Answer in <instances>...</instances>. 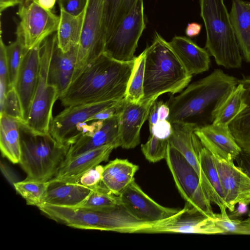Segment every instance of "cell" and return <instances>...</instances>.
Wrapping results in <instances>:
<instances>
[{"label": "cell", "mask_w": 250, "mask_h": 250, "mask_svg": "<svg viewBox=\"0 0 250 250\" xmlns=\"http://www.w3.org/2000/svg\"><path fill=\"white\" fill-rule=\"evenodd\" d=\"M136 58V57H135ZM135 58L121 62L103 53L73 80L59 98L65 107L125 98Z\"/></svg>", "instance_id": "obj_1"}, {"label": "cell", "mask_w": 250, "mask_h": 250, "mask_svg": "<svg viewBox=\"0 0 250 250\" xmlns=\"http://www.w3.org/2000/svg\"><path fill=\"white\" fill-rule=\"evenodd\" d=\"M146 47L144 96L141 102L156 100L161 95L175 94L187 86L192 76L186 70L171 47L158 33Z\"/></svg>", "instance_id": "obj_2"}, {"label": "cell", "mask_w": 250, "mask_h": 250, "mask_svg": "<svg viewBox=\"0 0 250 250\" xmlns=\"http://www.w3.org/2000/svg\"><path fill=\"white\" fill-rule=\"evenodd\" d=\"M38 208L48 218L75 229L140 233L154 225L137 219L121 203L104 209L68 208L47 204Z\"/></svg>", "instance_id": "obj_3"}, {"label": "cell", "mask_w": 250, "mask_h": 250, "mask_svg": "<svg viewBox=\"0 0 250 250\" xmlns=\"http://www.w3.org/2000/svg\"><path fill=\"white\" fill-rule=\"evenodd\" d=\"M238 84V79L215 69L205 78L187 86L167 103L170 112L167 120L174 123H195L196 119L223 99ZM196 124V123H195Z\"/></svg>", "instance_id": "obj_4"}, {"label": "cell", "mask_w": 250, "mask_h": 250, "mask_svg": "<svg viewBox=\"0 0 250 250\" xmlns=\"http://www.w3.org/2000/svg\"><path fill=\"white\" fill-rule=\"evenodd\" d=\"M199 1L206 31V49L218 65L240 68L242 57L224 0Z\"/></svg>", "instance_id": "obj_5"}, {"label": "cell", "mask_w": 250, "mask_h": 250, "mask_svg": "<svg viewBox=\"0 0 250 250\" xmlns=\"http://www.w3.org/2000/svg\"><path fill=\"white\" fill-rule=\"evenodd\" d=\"M21 153L19 164L25 179L48 182L53 179L65 159L70 146L55 140L50 134L31 133L21 126Z\"/></svg>", "instance_id": "obj_6"}, {"label": "cell", "mask_w": 250, "mask_h": 250, "mask_svg": "<svg viewBox=\"0 0 250 250\" xmlns=\"http://www.w3.org/2000/svg\"><path fill=\"white\" fill-rule=\"evenodd\" d=\"M56 43L57 34L54 33L42 44L37 86L28 118L25 123L21 124V128L34 134H50L53 108L59 99L57 88L48 83L49 68Z\"/></svg>", "instance_id": "obj_7"}, {"label": "cell", "mask_w": 250, "mask_h": 250, "mask_svg": "<svg viewBox=\"0 0 250 250\" xmlns=\"http://www.w3.org/2000/svg\"><path fill=\"white\" fill-rule=\"evenodd\" d=\"M165 160L178 191L186 203L214 219L215 213L199 175L184 156L169 143Z\"/></svg>", "instance_id": "obj_8"}, {"label": "cell", "mask_w": 250, "mask_h": 250, "mask_svg": "<svg viewBox=\"0 0 250 250\" xmlns=\"http://www.w3.org/2000/svg\"><path fill=\"white\" fill-rule=\"evenodd\" d=\"M103 4L104 0H87L72 80L104 53L106 32Z\"/></svg>", "instance_id": "obj_9"}, {"label": "cell", "mask_w": 250, "mask_h": 250, "mask_svg": "<svg viewBox=\"0 0 250 250\" xmlns=\"http://www.w3.org/2000/svg\"><path fill=\"white\" fill-rule=\"evenodd\" d=\"M19 18L16 34L27 50L42 44L57 32L60 16L41 7L36 0H24L17 12Z\"/></svg>", "instance_id": "obj_10"}, {"label": "cell", "mask_w": 250, "mask_h": 250, "mask_svg": "<svg viewBox=\"0 0 250 250\" xmlns=\"http://www.w3.org/2000/svg\"><path fill=\"white\" fill-rule=\"evenodd\" d=\"M145 27L143 0H137L130 12L106 40L104 53L121 62L133 60Z\"/></svg>", "instance_id": "obj_11"}, {"label": "cell", "mask_w": 250, "mask_h": 250, "mask_svg": "<svg viewBox=\"0 0 250 250\" xmlns=\"http://www.w3.org/2000/svg\"><path fill=\"white\" fill-rule=\"evenodd\" d=\"M120 101L74 105L65 107L53 117L49 128V133L58 143L70 146L75 141L77 127L97 113L116 104Z\"/></svg>", "instance_id": "obj_12"}, {"label": "cell", "mask_w": 250, "mask_h": 250, "mask_svg": "<svg viewBox=\"0 0 250 250\" xmlns=\"http://www.w3.org/2000/svg\"><path fill=\"white\" fill-rule=\"evenodd\" d=\"M121 203L137 219L155 225L178 213L181 209L169 208L159 204L148 196L135 179L119 195Z\"/></svg>", "instance_id": "obj_13"}, {"label": "cell", "mask_w": 250, "mask_h": 250, "mask_svg": "<svg viewBox=\"0 0 250 250\" xmlns=\"http://www.w3.org/2000/svg\"><path fill=\"white\" fill-rule=\"evenodd\" d=\"M143 233H182L225 234L213 218L205 215L185 204L184 208L172 217L143 230Z\"/></svg>", "instance_id": "obj_14"}, {"label": "cell", "mask_w": 250, "mask_h": 250, "mask_svg": "<svg viewBox=\"0 0 250 250\" xmlns=\"http://www.w3.org/2000/svg\"><path fill=\"white\" fill-rule=\"evenodd\" d=\"M168 138L169 144L178 150L194 168L207 192L211 202L215 203L213 190L207 179L200 165V152L203 145L194 133L198 126L191 123H174Z\"/></svg>", "instance_id": "obj_15"}, {"label": "cell", "mask_w": 250, "mask_h": 250, "mask_svg": "<svg viewBox=\"0 0 250 250\" xmlns=\"http://www.w3.org/2000/svg\"><path fill=\"white\" fill-rule=\"evenodd\" d=\"M42 44L27 50L19 71L15 88L19 98L23 122L29 116L37 86L40 67Z\"/></svg>", "instance_id": "obj_16"}, {"label": "cell", "mask_w": 250, "mask_h": 250, "mask_svg": "<svg viewBox=\"0 0 250 250\" xmlns=\"http://www.w3.org/2000/svg\"><path fill=\"white\" fill-rule=\"evenodd\" d=\"M119 116L120 111L107 120L97 121L93 129L81 136L70 145L64 162L104 146L111 145L115 148L121 146Z\"/></svg>", "instance_id": "obj_17"}, {"label": "cell", "mask_w": 250, "mask_h": 250, "mask_svg": "<svg viewBox=\"0 0 250 250\" xmlns=\"http://www.w3.org/2000/svg\"><path fill=\"white\" fill-rule=\"evenodd\" d=\"M194 133L213 157L228 163H234L235 157L242 150L229 126L211 124L198 126Z\"/></svg>", "instance_id": "obj_18"}, {"label": "cell", "mask_w": 250, "mask_h": 250, "mask_svg": "<svg viewBox=\"0 0 250 250\" xmlns=\"http://www.w3.org/2000/svg\"><path fill=\"white\" fill-rule=\"evenodd\" d=\"M213 159L228 209L232 212L237 204H250V178L234 163L229 164L214 157Z\"/></svg>", "instance_id": "obj_19"}, {"label": "cell", "mask_w": 250, "mask_h": 250, "mask_svg": "<svg viewBox=\"0 0 250 250\" xmlns=\"http://www.w3.org/2000/svg\"><path fill=\"white\" fill-rule=\"evenodd\" d=\"M155 101L132 103L124 99L119 116L121 147L131 149L140 144L141 127Z\"/></svg>", "instance_id": "obj_20"}, {"label": "cell", "mask_w": 250, "mask_h": 250, "mask_svg": "<svg viewBox=\"0 0 250 250\" xmlns=\"http://www.w3.org/2000/svg\"><path fill=\"white\" fill-rule=\"evenodd\" d=\"M115 147L104 146L63 162L52 179L62 182H79L80 178L90 169L107 161Z\"/></svg>", "instance_id": "obj_21"}, {"label": "cell", "mask_w": 250, "mask_h": 250, "mask_svg": "<svg viewBox=\"0 0 250 250\" xmlns=\"http://www.w3.org/2000/svg\"><path fill=\"white\" fill-rule=\"evenodd\" d=\"M168 43L190 75L200 74L209 69L210 54L207 49L185 37L175 36Z\"/></svg>", "instance_id": "obj_22"}, {"label": "cell", "mask_w": 250, "mask_h": 250, "mask_svg": "<svg viewBox=\"0 0 250 250\" xmlns=\"http://www.w3.org/2000/svg\"><path fill=\"white\" fill-rule=\"evenodd\" d=\"M78 47L72 48L67 52H62L58 48L57 43L55 47L49 68L48 83L57 88L59 98L64 93L72 80Z\"/></svg>", "instance_id": "obj_23"}, {"label": "cell", "mask_w": 250, "mask_h": 250, "mask_svg": "<svg viewBox=\"0 0 250 250\" xmlns=\"http://www.w3.org/2000/svg\"><path fill=\"white\" fill-rule=\"evenodd\" d=\"M92 189L79 182H62L51 179L44 204L68 208L81 206Z\"/></svg>", "instance_id": "obj_24"}, {"label": "cell", "mask_w": 250, "mask_h": 250, "mask_svg": "<svg viewBox=\"0 0 250 250\" xmlns=\"http://www.w3.org/2000/svg\"><path fill=\"white\" fill-rule=\"evenodd\" d=\"M139 166L127 159L116 158L104 166L103 185L112 193L119 195L134 179Z\"/></svg>", "instance_id": "obj_25"}, {"label": "cell", "mask_w": 250, "mask_h": 250, "mask_svg": "<svg viewBox=\"0 0 250 250\" xmlns=\"http://www.w3.org/2000/svg\"><path fill=\"white\" fill-rule=\"evenodd\" d=\"M230 21L241 52L250 63V2L232 0Z\"/></svg>", "instance_id": "obj_26"}, {"label": "cell", "mask_w": 250, "mask_h": 250, "mask_svg": "<svg viewBox=\"0 0 250 250\" xmlns=\"http://www.w3.org/2000/svg\"><path fill=\"white\" fill-rule=\"evenodd\" d=\"M21 122L3 113L0 115V148L2 155L19 164L21 153Z\"/></svg>", "instance_id": "obj_27"}, {"label": "cell", "mask_w": 250, "mask_h": 250, "mask_svg": "<svg viewBox=\"0 0 250 250\" xmlns=\"http://www.w3.org/2000/svg\"><path fill=\"white\" fill-rule=\"evenodd\" d=\"M245 88L238 83L231 91L216 103L210 113L212 124L229 126L230 123L244 108L243 100Z\"/></svg>", "instance_id": "obj_28"}, {"label": "cell", "mask_w": 250, "mask_h": 250, "mask_svg": "<svg viewBox=\"0 0 250 250\" xmlns=\"http://www.w3.org/2000/svg\"><path fill=\"white\" fill-rule=\"evenodd\" d=\"M60 9V21L56 32L57 45L62 52H67L79 45L84 10L81 13L74 15Z\"/></svg>", "instance_id": "obj_29"}, {"label": "cell", "mask_w": 250, "mask_h": 250, "mask_svg": "<svg viewBox=\"0 0 250 250\" xmlns=\"http://www.w3.org/2000/svg\"><path fill=\"white\" fill-rule=\"evenodd\" d=\"M238 83L245 88V107L230 123L229 127L242 150L250 152V76H243L238 80Z\"/></svg>", "instance_id": "obj_30"}, {"label": "cell", "mask_w": 250, "mask_h": 250, "mask_svg": "<svg viewBox=\"0 0 250 250\" xmlns=\"http://www.w3.org/2000/svg\"><path fill=\"white\" fill-rule=\"evenodd\" d=\"M200 162L202 169L210 184L215 197V203L224 217H228V206L225 200L219 174L211 153L203 146L200 152Z\"/></svg>", "instance_id": "obj_31"}, {"label": "cell", "mask_w": 250, "mask_h": 250, "mask_svg": "<svg viewBox=\"0 0 250 250\" xmlns=\"http://www.w3.org/2000/svg\"><path fill=\"white\" fill-rule=\"evenodd\" d=\"M137 1V0H104L103 15L106 41L130 12Z\"/></svg>", "instance_id": "obj_32"}, {"label": "cell", "mask_w": 250, "mask_h": 250, "mask_svg": "<svg viewBox=\"0 0 250 250\" xmlns=\"http://www.w3.org/2000/svg\"><path fill=\"white\" fill-rule=\"evenodd\" d=\"M49 181L40 182L24 179L14 184L13 188L28 205L38 208L44 204Z\"/></svg>", "instance_id": "obj_33"}, {"label": "cell", "mask_w": 250, "mask_h": 250, "mask_svg": "<svg viewBox=\"0 0 250 250\" xmlns=\"http://www.w3.org/2000/svg\"><path fill=\"white\" fill-rule=\"evenodd\" d=\"M146 51L135 58L133 70L129 81L125 99L132 103H139L144 96V83Z\"/></svg>", "instance_id": "obj_34"}, {"label": "cell", "mask_w": 250, "mask_h": 250, "mask_svg": "<svg viewBox=\"0 0 250 250\" xmlns=\"http://www.w3.org/2000/svg\"><path fill=\"white\" fill-rule=\"evenodd\" d=\"M121 203L119 195L109 191L102 183L92 189L89 196L79 207L92 209H104Z\"/></svg>", "instance_id": "obj_35"}, {"label": "cell", "mask_w": 250, "mask_h": 250, "mask_svg": "<svg viewBox=\"0 0 250 250\" xmlns=\"http://www.w3.org/2000/svg\"><path fill=\"white\" fill-rule=\"evenodd\" d=\"M27 50L21 41L17 37L15 41L6 46L9 89L15 86L22 59Z\"/></svg>", "instance_id": "obj_36"}, {"label": "cell", "mask_w": 250, "mask_h": 250, "mask_svg": "<svg viewBox=\"0 0 250 250\" xmlns=\"http://www.w3.org/2000/svg\"><path fill=\"white\" fill-rule=\"evenodd\" d=\"M216 224L225 234L250 235V217L242 220L224 217L221 213H215L213 219Z\"/></svg>", "instance_id": "obj_37"}, {"label": "cell", "mask_w": 250, "mask_h": 250, "mask_svg": "<svg viewBox=\"0 0 250 250\" xmlns=\"http://www.w3.org/2000/svg\"><path fill=\"white\" fill-rule=\"evenodd\" d=\"M168 140L160 139L152 134L147 141L141 145V150L149 162L156 163L165 159Z\"/></svg>", "instance_id": "obj_38"}, {"label": "cell", "mask_w": 250, "mask_h": 250, "mask_svg": "<svg viewBox=\"0 0 250 250\" xmlns=\"http://www.w3.org/2000/svg\"><path fill=\"white\" fill-rule=\"evenodd\" d=\"M0 106V113L13 117L21 122H23L21 104L15 87L7 92L4 100Z\"/></svg>", "instance_id": "obj_39"}, {"label": "cell", "mask_w": 250, "mask_h": 250, "mask_svg": "<svg viewBox=\"0 0 250 250\" xmlns=\"http://www.w3.org/2000/svg\"><path fill=\"white\" fill-rule=\"evenodd\" d=\"M103 167L99 165L90 169L80 178L79 182L91 189L96 187L102 183Z\"/></svg>", "instance_id": "obj_40"}, {"label": "cell", "mask_w": 250, "mask_h": 250, "mask_svg": "<svg viewBox=\"0 0 250 250\" xmlns=\"http://www.w3.org/2000/svg\"><path fill=\"white\" fill-rule=\"evenodd\" d=\"M150 134L163 140H168L172 131V124L167 120H159L156 124L149 127Z\"/></svg>", "instance_id": "obj_41"}, {"label": "cell", "mask_w": 250, "mask_h": 250, "mask_svg": "<svg viewBox=\"0 0 250 250\" xmlns=\"http://www.w3.org/2000/svg\"><path fill=\"white\" fill-rule=\"evenodd\" d=\"M57 3L60 9L76 15L84 10L87 0H57Z\"/></svg>", "instance_id": "obj_42"}, {"label": "cell", "mask_w": 250, "mask_h": 250, "mask_svg": "<svg viewBox=\"0 0 250 250\" xmlns=\"http://www.w3.org/2000/svg\"><path fill=\"white\" fill-rule=\"evenodd\" d=\"M6 46L1 36L0 39V84L9 86Z\"/></svg>", "instance_id": "obj_43"}, {"label": "cell", "mask_w": 250, "mask_h": 250, "mask_svg": "<svg viewBox=\"0 0 250 250\" xmlns=\"http://www.w3.org/2000/svg\"><path fill=\"white\" fill-rule=\"evenodd\" d=\"M124 99L118 102L114 105L107 107L91 116L88 122L91 121L105 120L114 116L120 110Z\"/></svg>", "instance_id": "obj_44"}, {"label": "cell", "mask_w": 250, "mask_h": 250, "mask_svg": "<svg viewBox=\"0 0 250 250\" xmlns=\"http://www.w3.org/2000/svg\"><path fill=\"white\" fill-rule=\"evenodd\" d=\"M234 161L237 167L250 178V152L242 150Z\"/></svg>", "instance_id": "obj_45"}, {"label": "cell", "mask_w": 250, "mask_h": 250, "mask_svg": "<svg viewBox=\"0 0 250 250\" xmlns=\"http://www.w3.org/2000/svg\"><path fill=\"white\" fill-rule=\"evenodd\" d=\"M0 166L3 175L13 187L15 183L20 181L15 173L6 163L1 161Z\"/></svg>", "instance_id": "obj_46"}, {"label": "cell", "mask_w": 250, "mask_h": 250, "mask_svg": "<svg viewBox=\"0 0 250 250\" xmlns=\"http://www.w3.org/2000/svg\"><path fill=\"white\" fill-rule=\"evenodd\" d=\"M162 101L157 100L152 104L148 116L149 127L156 124L159 121L158 108Z\"/></svg>", "instance_id": "obj_47"}, {"label": "cell", "mask_w": 250, "mask_h": 250, "mask_svg": "<svg viewBox=\"0 0 250 250\" xmlns=\"http://www.w3.org/2000/svg\"><path fill=\"white\" fill-rule=\"evenodd\" d=\"M201 29V24L196 22H191L188 24L186 30V34L189 37H194L199 35Z\"/></svg>", "instance_id": "obj_48"}, {"label": "cell", "mask_w": 250, "mask_h": 250, "mask_svg": "<svg viewBox=\"0 0 250 250\" xmlns=\"http://www.w3.org/2000/svg\"><path fill=\"white\" fill-rule=\"evenodd\" d=\"M169 108L166 103L162 102L158 108V115L159 120H167L169 115Z\"/></svg>", "instance_id": "obj_49"}, {"label": "cell", "mask_w": 250, "mask_h": 250, "mask_svg": "<svg viewBox=\"0 0 250 250\" xmlns=\"http://www.w3.org/2000/svg\"><path fill=\"white\" fill-rule=\"evenodd\" d=\"M21 3L20 0H0V12L2 13L6 9Z\"/></svg>", "instance_id": "obj_50"}, {"label": "cell", "mask_w": 250, "mask_h": 250, "mask_svg": "<svg viewBox=\"0 0 250 250\" xmlns=\"http://www.w3.org/2000/svg\"><path fill=\"white\" fill-rule=\"evenodd\" d=\"M38 4L44 9L53 10L57 0H36Z\"/></svg>", "instance_id": "obj_51"}, {"label": "cell", "mask_w": 250, "mask_h": 250, "mask_svg": "<svg viewBox=\"0 0 250 250\" xmlns=\"http://www.w3.org/2000/svg\"><path fill=\"white\" fill-rule=\"evenodd\" d=\"M239 204V207L237 209V210L235 211L234 210L232 212L233 213L231 214V215H229V217L230 218H234L235 217L239 216L240 213L243 214L246 211L247 208V205L246 204H243V203H238Z\"/></svg>", "instance_id": "obj_52"}, {"label": "cell", "mask_w": 250, "mask_h": 250, "mask_svg": "<svg viewBox=\"0 0 250 250\" xmlns=\"http://www.w3.org/2000/svg\"><path fill=\"white\" fill-rule=\"evenodd\" d=\"M24 0H20V1H21V3L24 1Z\"/></svg>", "instance_id": "obj_53"}, {"label": "cell", "mask_w": 250, "mask_h": 250, "mask_svg": "<svg viewBox=\"0 0 250 250\" xmlns=\"http://www.w3.org/2000/svg\"><path fill=\"white\" fill-rule=\"evenodd\" d=\"M249 216H250V211H249Z\"/></svg>", "instance_id": "obj_54"}]
</instances>
